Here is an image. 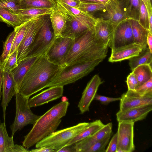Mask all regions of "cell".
Segmentation results:
<instances>
[{
	"label": "cell",
	"mask_w": 152,
	"mask_h": 152,
	"mask_svg": "<svg viewBox=\"0 0 152 152\" xmlns=\"http://www.w3.org/2000/svg\"><path fill=\"white\" fill-rule=\"evenodd\" d=\"M74 41L69 37H57L45 55L52 63L66 66L65 61Z\"/></svg>",
	"instance_id": "cell-9"
},
{
	"label": "cell",
	"mask_w": 152,
	"mask_h": 152,
	"mask_svg": "<svg viewBox=\"0 0 152 152\" xmlns=\"http://www.w3.org/2000/svg\"><path fill=\"white\" fill-rule=\"evenodd\" d=\"M31 152H55V150L52 148L45 146L42 147L33 149L30 151Z\"/></svg>",
	"instance_id": "cell-47"
},
{
	"label": "cell",
	"mask_w": 152,
	"mask_h": 152,
	"mask_svg": "<svg viewBox=\"0 0 152 152\" xmlns=\"http://www.w3.org/2000/svg\"><path fill=\"white\" fill-rule=\"evenodd\" d=\"M113 133L106 137L102 139L86 149L84 152H104L105 148L108 144Z\"/></svg>",
	"instance_id": "cell-37"
},
{
	"label": "cell",
	"mask_w": 152,
	"mask_h": 152,
	"mask_svg": "<svg viewBox=\"0 0 152 152\" xmlns=\"http://www.w3.org/2000/svg\"><path fill=\"white\" fill-rule=\"evenodd\" d=\"M134 43L142 46L143 48L148 46L147 38L148 31L143 27L138 21L130 19Z\"/></svg>",
	"instance_id": "cell-25"
},
{
	"label": "cell",
	"mask_w": 152,
	"mask_h": 152,
	"mask_svg": "<svg viewBox=\"0 0 152 152\" xmlns=\"http://www.w3.org/2000/svg\"><path fill=\"white\" fill-rule=\"evenodd\" d=\"M46 15L39 16L27 22L25 35L17 49V63L26 57L36 35L44 23Z\"/></svg>",
	"instance_id": "cell-8"
},
{
	"label": "cell",
	"mask_w": 152,
	"mask_h": 152,
	"mask_svg": "<svg viewBox=\"0 0 152 152\" xmlns=\"http://www.w3.org/2000/svg\"><path fill=\"white\" fill-rule=\"evenodd\" d=\"M0 21L6 23L8 26L14 28L23 24L17 15L0 6Z\"/></svg>",
	"instance_id": "cell-33"
},
{
	"label": "cell",
	"mask_w": 152,
	"mask_h": 152,
	"mask_svg": "<svg viewBox=\"0 0 152 152\" xmlns=\"http://www.w3.org/2000/svg\"><path fill=\"white\" fill-rule=\"evenodd\" d=\"M56 152H76V151L74 148V144L65 145L57 150Z\"/></svg>",
	"instance_id": "cell-46"
},
{
	"label": "cell",
	"mask_w": 152,
	"mask_h": 152,
	"mask_svg": "<svg viewBox=\"0 0 152 152\" xmlns=\"http://www.w3.org/2000/svg\"><path fill=\"white\" fill-rule=\"evenodd\" d=\"M143 48L141 45L133 43L116 49H111V54L108 58L111 62L121 61L138 55Z\"/></svg>",
	"instance_id": "cell-21"
},
{
	"label": "cell",
	"mask_w": 152,
	"mask_h": 152,
	"mask_svg": "<svg viewBox=\"0 0 152 152\" xmlns=\"http://www.w3.org/2000/svg\"><path fill=\"white\" fill-rule=\"evenodd\" d=\"M130 19L122 22L115 27L109 47L111 49L134 43Z\"/></svg>",
	"instance_id": "cell-12"
},
{
	"label": "cell",
	"mask_w": 152,
	"mask_h": 152,
	"mask_svg": "<svg viewBox=\"0 0 152 152\" xmlns=\"http://www.w3.org/2000/svg\"><path fill=\"white\" fill-rule=\"evenodd\" d=\"M152 110V104H148L119 111L116 113V119L119 122L134 123L145 119Z\"/></svg>",
	"instance_id": "cell-19"
},
{
	"label": "cell",
	"mask_w": 152,
	"mask_h": 152,
	"mask_svg": "<svg viewBox=\"0 0 152 152\" xmlns=\"http://www.w3.org/2000/svg\"><path fill=\"white\" fill-rule=\"evenodd\" d=\"M116 26L110 22L96 18L94 27V34L96 39L109 47L112 41Z\"/></svg>",
	"instance_id": "cell-17"
},
{
	"label": "cell",
	"mask_w": 152,
	"mask_h": 152,
	"mask_svg": "<svg viewBox=\"0 0 152 152\" xmlns=\"http://www.w3.org/2000/svg\"><path fill=\"white\" fill-rule=\"evenodd\" d=\"M104 125L100 120L89 123L88 126L71 139L66 145L74 144L93 135Z\"/></svg>",
	"instance_id": "cell-24"
},
{
	"label": "cell",
	"mask_w": 152,
	"mask_h": 152,
	"mask_svg": "<svg viewBox=\"0 0 152 152\" xmlns=\"http://www.w3.org/2000/svg\"><path fill=\"white\" fill-rule=\"evenodd\" d=\"M134 123L119 122L117 132L116 152H132L135 150L134 142Z\"/></svg>",
	"instance_id": "cell-11"
},
{
	"label": "cell",
	"mask_w": 152,
	"mask_h": 152,
	"mask_svg": "<svg viewBox=\"0 0 152 152\" xmlns=\"http://www.w3.org/2000/svg\"><path fill=\"white\" fill-rule=\"evenodd\" d=\"M61 5L73 15L77 19L92 27L94 26L96 20V18L94 16L83 12L78 9L69 6L65 4L56 0Z\"/></svg>",
	"instance_id": "cell-26"
},
{
	"label": "cell",
	"mask_w": 152,
	"mask_h": 152,
	"mask_svg": "<svg viewBox=\"0 0 152 152\" xmlns=\"http://www.w3.org/2000/svg\"><path fill=\"white\" fill-rule=\"evenodd\" d=\"M120 99L121 97H108L96 94L94 100L99 101L102 104L107 105L111 102L120 100Z\"/></svg>",
	"instance_id": "cell-43"
},
{
	"label": "cell",
	"mask_w": 152,
	"mask_h": 152,
	"mask_svg": "<svg viewBox=\"0 0 152 152\" xmlns=\"http://www.w3.org/2000/svg\"><path fill=\"white\" fill-rule=\"evenodd\" d=\"M81 2H99L97 0H79Z\"/></svg>",
	"instance_id": "cell-53"
},
{
	"label": "cell",
	"mask_w": 152,
	"mask_h": 152,
	"mask_svg": "<svg viewBox=\"0 0 152 152\" xmlns=\"http://www.w3.org/2000/svg\"><path fill=\"white\" fill-rule=\"evenodd\" d=\"M112 128V123H108L93 135L74 143L76 152H84L94 143L113 133Z\"/></svg>",
	"instance_id": "cell-20"
},
{
	"label": "cell",
	"mask_w": 152,
	"mask_h": 152,
	"mask_svg": "<svg viewBox=\"0 0 152 152\" xmlns=\"http://www.w3.org/2000/svg\"><path fill=\"white\" fill-rule=\"evenodd\" d=\"M54 0H21V10L52 8L56 5Z\"/></svg>",
	"instance_id": "cell-30"
},
{
	"label": "cell",
	"mask_w": 152,
	"mask_h": 152,
	"mask_svg": "<svg viewBox=\"0 0 152 152\" xmlns=\"http://www.w3.org/2000/svg\"><path fill=\"white\" fill-rule=\"evenodd\" d=\"M135 91L141 96H152V78L137 88Z\"/></svg>",
	"instance_id": "cell-40"
},
{
	"label": "cell",
	"mask_w": 152,
	"mask_h": 152,
	"mask_svg": "<svg viewBox=\"0 0 152 152\" xmlns=\"http://www.w3.org/2000/svg\"><path fill=\"white\" fill-rule=\"evenodd\" d=\"M104 59L101 58L87 62L64 67L46 86H63L73 83L92 72Z\"/></svg>",
	"instance_id": "cell-4"
},
{
	"label": "cell",
	"mask_w": 152,
	"mask_h": 152,
	"mask_svg": "<svg viewBox=\"0 0 152 152\" xmlns=\"http://www.w3.org/2000/svg\"><path fill=\"white\" fill-rule=\"evenodd\" d=\"M2 70L1 69V62L0 61V100H1V95L2 93L1 92V90L2 89Z\"/></svg>",
	"instance_id": "cell-51"
},
{
	"label": "cell",
	"mask_w": 152,
	"mask_h": 152,
	"mask_svg": "<svg viewBox=\"0 0 152 152\" xmlns=\"http://www.w3.org/2000/svg\"><path fill=\"white\" fill-rule=\"evenodd\" d=\"M71 7L77 9L80 2L79 0H56Z\"/></svg>",
	"instance_id": "cell-45"
},
{
	"label": "cell",
	"mask_w": 152,
	"mask_h": 152,
	"mask_svg": "<svg viewBox=\"0 0 152 152\" xmlns=\"http://www.w3.org/2000/svg\"><path fill=\"white\" fill-rule=\"evenodd\" d=\"M147 9L148 15L152 14V7L151 0H142Z\"/></svg>",
	"instance_id": "cell-49"
},
{
	"label": "cell",
	"mask_w": 152,
	"mask_h": 152,
	"mask_svg": "<svg viewBox=\"0 0 152 152\" xmlns=\"http://www.w3.org/2000/svg\"><path fill=\"white\" fill-rule=\"evenodd\" d=\"M52 8L29 9L21 10L17 14L22 23L28 22L30 20L39 16L49 15Z\"/></svg>",
	"instance_id": "cell-31"
},
{
	"label": "cell",
	"mask_w": 152,
	"mask_h": 152,
	"mask_svg": "<svg viewBox=\"0 0 152 152\" xmlns=\"http://www.w3.org/2000/svg\"><path fill=\"white\" fill-rule=\"evenodd\" d=\"M13 137L7 133L5 122L0 125V152H13L15 146Z\"/></svg>",
	"instance_id": "cell-29"
},
{
	"label": "cell",
	"mask_w": 152,
	"mask_h": 152,
	"mask_svg": "<svg viewBox=\"0 0 152 152\" xmlns=\"http://www.w3.org/2000/svg\"><path fill=\"white\" fill-rule=\"evenodd\" d=\"M65 67L51 62L45 54L38 57L24 76L18 92L23 96L29 98L46 88Z\"/></svg>",
	"instance_id": "cell-1"
},
{
	"label": "cell",
	"mask_w": 152,
	"mask_h": 152,
	"mask_svg": "<svg viewBox=\"0 0 152 152\" xmlns=\"http://www.w3.org/2000/svg\"><path fill=\"white\" fill-rule=\"evenodd\" d=\"M99 2L104 3H106L108 1H109L110 0H97Z\"/></svg>",
	"instance_id": "cell-54"
},
{
	"label": "cell",
	"mask_w": 152,
	"mask_h": 152,
	"mask_svg": "<svg viewBox=\"0 0 152 152\" xmlns=\"http://www.w3.org/2000/svg\"><path fill=\"white\" fill-rule=\"evenodd\" d=\"M139 23L144 28L149 30V18L148 11L146 7L142 0H140Z\"/></svg>",
	"instance_id": "cell-39"
},
{
	"label": "cell",
	"mask_w": 152,
	"mask_h": 152,
	"mask_svg": "<svg viewBox=\"0 0 152 152\" xmlns=\"http://www.w3.org/2000/svg\"><path fill=\"white\" fill-rule=\"evenodd\" d=\"M2 72V100L1 105L2 108L3 117L5 122L6 109L13 96L17 92L16 85L10 73L4 69Z\"/></svg>",
	"instance_id": "cell-16"
},
{
	"label": "cell",
	"mask_w": 152,
	"mask_h": 152,
	"mask_svg": "<svg viewBox=\"0 0 152 152\" xmlns=\"http://www.w3.org/2000/svg\"><path fill=\"white\" fill-rule=\"evenodd\" d=\"M69 105L68 101L63 100L40 115L30 131L24 137L22 145L28 149L55 131L61 118L66 115Z\"/></svg>",
	"instance_id": "cell-3"
},
{
	"label": "cell",
	"mask_w": 152,
	"mask_h": 152,
	"mask_svg": "<svg viewBox=\"0 0 152 152\" xmlns=\"http://www.w3.org/2000/svg\"><path fill=\"white\" fill-rule=\"evenodd\" d=\"M148 15L149 18V31L152 33V14Z\"/></svg>",
	"instance_id": "cell-52"
},
{
	"label": "cell",
	"mask_w": 152,
	"mask_h": 152,
	"mask_svg": "<svg viewBox=\"0 0 152 152\" xmlns=\"http://www.w3.org/2000/svg\"><path fill=\"white\" fill-rule=\"evenodd\" d=\"M94 27L74 39L65 61L66 66L105 58L108 47L96 39Z\"/></svg>",
	"instance_id": "cell-2"
},
{
	"label": "cell",
	"mask_w": 152,
	"mask_h": 152,
	"mask_svg": "<svg viewBox=\"0 0 152 152\" xmlns=\"http://www.w3.org/2000/svg\"><path fill=\"white\" fill-rule=\"evenodd\" d=\"M120 111L148 104H152V96H141L136 91L129 90L124 93L120 100Z\"/></svg>",
	"instance_id": "cell-14"
},
{
	"label": "cell",
	"mask_w": 152,
	"mask_h": 152,
	"mask_svg": "<svg viewBox=\"0 0 152 152\" xmlns=\"http://www.w3.org/2000/svg\"><path fill=\"white\" fill-rule=\"evenodd\" d=\"M89 124V122L80 123L75 125L55 131L37 143L35 147L36 148L44 146L51 147L56 152L65 146Z\"/></svg>",
	"instance_id": "cell-5"
},
{
	"label": "cell",
	"mask_w": 152,
	"mask_h": 152,
	"mask_svg": "<svg viewBox=\"0 0 152 152\" xmlns=\"http://www.w3.org/2000/svg\"><path fill=\"white\" fill-rule=\"evenodd\" d=\"M28 149L24 147L23 145L15 144L13 152H28L30 151Z\"/></svg>",
	"instance_id": "cell-48"
},
{
	"label": "cell",
	"mask_w": 152,
	"mask_h": 152,
	"mask_svg": "<svg viewBox=\"0 0 152 152\" xmlns=\"http://www.w3.org/2000/svg\"><path fill=\"white\" fill-rule=\"evenodd\" d=\"M27 22L14 28L16 30V33L14 37L9 57L18 48L25 35L26 28Z\"/></svg>",
	"instance_id": "cell-36"
},
{
	"label": "cell",
	"mask_w": 152,
	"mask_h": 152,
	"mask_svg": "<svg viewBox=\"0 0 152 152\" xmlns=\"http://www.w3.org/2000/svg\"><path fill=\"white\" fill-rule=\"evenodd\" d=\"M49 16L55 36L56 37L61 36L65 27L66 19L65 15L59 10L56 4L53 8Z\"/></svg>",
	"instance_id": "cell-23"
},
{
	"label": "cell",
	"mask_w": 152,
	"mask_h": 152,
	"mask_svg": "<svg viewBox=\"0 0 152 152\" xmlns=\"http://www.w3.org/2000/svg\"><path fill=\"white\" fill-rule=\"evenodd\" d=\"M138 83L137 88L152 78L151 65L142 64L135 68L132 71Z\"/></svg>",
	"instance_id": "cell-32"
},
{
	"label": "cell",
	"mask_w": 152,
	"mask_h": 152,
	"mask_svg": "<svg viewBox=\"0 0 152 152\" xmlns=\"http://www.w3.org/2000/svg\"><path fill=\"white\" fill-rule=\"evenodd\" d=\"M38 57H26L18 63V65L10 72L18 92L23 79Z\"/></svg>",
	"instance_id": "cell-22"
},
{
	"label": "cell",
	"mask_w": 152,
	"mask_h": 152,
	"mask_svg": "<svg viewBox=\"0 0 152 152\" xmlns=\"http://www.w3.org/2000/svg\"></svg>",
	"instance_id": "cell-55"
},
{
	"label": "cell",
	"mask_w": 152,
	"mask_h": 152,
	"mask_svg": "<svg viewBox=\"0 0 152 152\" xmlns=\"http://www.w3.org/2000/svg\"><path fill=\"white\" fill-rule=\"evenodd\" d=\"M126 82L128 90L135 91L137 88V81L135 75L132 72L127 76Z\"/></svg>",
	"instance_id": "cell-42"
},
{
	"label": "cell",
	"mask_w": 152,
	"mask_h": 152,
	"mask_svg": "<svg viewBox=\"0 0 152 152\" xmlns=\"http://www.w3.org/2000/svg\"><path fill=\"white\" fill-rule=\"evenodd\" d=\"M16 33V30H14L7 37L4 45L2 53L0 56L1 69H2L7 62L12 47L14 39Z\"/></svg>",
	"instance_id": "cell-34"
},
{
	"label": "cell",
	"mask_w": 152,
	"mask_h": 152,
	"mask_svg": "<svg viewBox=\"0 0 152 152\" xmlns=\"http://www.w3.org/2000/svg\"><path fill=\"white\" fill-rule=\"evenodd\" d=\"M128 17L138 21L140 14V0H119Z\"/></svg>",
	"instance_id": "cell-28"
},
{
	"label": "cell",
	"mask_w": 152,
	"mask_h": 152,
	"mask_svg": "<svg viewBox=\"0 0 152 152\" xmlns=\"http://www.w3.org/2000/svg\"><path fill=\"white\" fill-rule=\"evenodd\" d=\"M21 0H0V6L17 15L21 10Z\"/></svg>",
	"instance_id": "cell-38"
},
{
	"label": "cell",
	"mask_w": 152,
	"mask_h": 152,
	"mask_svg": "<svg viewBox=\"0 0 152 152\" xmlns=\"http://www.w3.org/2000/svg\"><path fill=\"white\" fill-rule=\"evenodd\" d=\"M118 146V137L117 132L112 137L105 152H116Z\"/></svg>",
	"instance_id": "cell-44"
},
{
	"label": "cell",
	"mask_w": 152,
	"mask_h": 152,
	"mask_svg": "<svg viewBox=\"0 0 152 152\" xmlns=\"http://www.w3.org/2000/svg\"><path fill=\"white\" fill-rule=\"evenodd\" d=\"M106 4L100 2H80L77 9L94 16L96 12L104 10L105 8Z\"/></svg>",
	"instance_id": "cell-35"
},
{
	"label": "cell",
	"mask_w": 152,
	"mask_h": 152,
	"mask_svg": "<svg viewBox=\"0 0 152 152\" xmlns=\"http://www.w3.org/2000/svg\"><path fill=\"white\" fill-rule=\"evenodd\" d=\"M99 17L102 19L111 22L116 26L122 22L129 19L127 16L119 0H110L102 11Z\"/></svg>",
	"instance_id": "cell-13"
},
{
	"label": "cell",
	"mask_w": 152,
	"mask_h": 152,
	"mask_svg": "<svg viewBox=\"0 0 152 152\" xmlns=\"http://www.w3.org/2000/svg\"><path fill=\"white\" fill-rule=\"evenodd\" d=\"M16 114L14 121L10 126L11 136L15 132L28 124H33L40 117L34 114L28 104L29 98L23 97L17 92L15 94Z\"/></svg>",
	"instance_id": "cell-7"
},
{
	"label": "cell",
	"mask_w": 152,
	"mask_h": 152,
	"mask_svg": "<svg viewBox=\"0 0 152 152\" xmlns=\"http://www.w3.org/2000/svg\"><path fill=\"white\" fill-rule=\"evenodd\" d=\"M103 83L98 75H95L88 83L83 91L78 107L81 114L89 111V108L99 86Z\"/></svg>",
	"instance_id": "cell-15"
},
{
	"label": "cell",
	"mask_w": 152,
	"mask_h": 152,
	"mask_svg": "<svg viewBox=\"0 0 152 152\" xmlns=\"http://www.w3.org/2000/svg\"><path fill=\"white\" fill-rule=\"evenodd\" d=\"M56 37L49 15H47L43 25L36 35L26 57H39L45 54Z\"/></svg>",
	"instance_id": "cell-6"
},
{
	"label": "cell",
	"mask_w": 152,
	"mask_h": 152,
	"mask_svg": "<svg viewBox=\"0 0 152 152\" xmlns=\"http://www.w3.org/2000/svg\"><path fill=\"white\" fill-rule=\"evenodd\" d=\"M147 43L150 52L152 53V33L149 31L147 36Z\"/></svg>",
	"instance_id": "cell-50"
},
{
	"label": "cell",
	"mask_w": 152,
	"mask_h": 152,
	"mask_svg": "<svg viewBox=\"0 0 152 152\" xmlns=\"http://www.w3.org/2000/svg\"><path fill=\"white\" fill-rule=\"evenodd\" d=\"M17 49L9 57L4 68L1 70L4 69L10 72L17 66L18 64L17 62Z\"/></svg>",
	"instance_id": "cell-41"
},
{
	"label": "cell",
	"mask_w": 152,
	"mask_h": 152,
	"mask_svg": "<svg viewBox=\"0 0 152 152\" xmlns=\"http://www.w3.org/2000/svg\"><path fill=\"white\" fill-rule=\"evenodd\" d=\"M64 86H54L42 91L29 98L28 104L30 108L36 107L55 100L62 96Z\"/></svg>",
	"instance_id": "cell-18"
},
{
	"label": "cell",
	"mask_w": 152,
	"mask_h": 152,
	"mask_svg": "<svg viewBox=\"0 0 152 152\" xmlns=\"http://www.w3.org/2000/svg\"><path fill=\"white\" fill-rule=\"evenodd\" d=\"M56 2L58 8L66 19L65 27L61 36L75 39L91 28L77 19L60 4Z\"/></svg>",
	"instance_id": "cell-10"
},
{
	"label": "cell",
	"mask_w": 152,
	"mask_h": 152,
	"mask_svg": "<svg viewBox=\"0 0 152 152\" xmlns=\"http://www.w3.org/2000/svg\"><path fill=\"white\" fill-rule=\"evenodd\" d=\"M152 53L148 47L143 48L142 51L137 56L129 59V65L132 71L137 66L142 64L151 65Z\"/></svg>",
	"instance_id": "cell-27"
}]
</instances>
